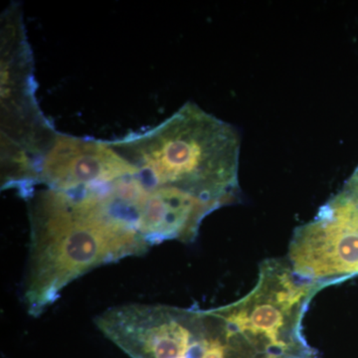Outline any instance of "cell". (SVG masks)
I'll return each instance as SVG.
<instances>
[{
	"label": "cell",
	"instance_id": "cell-1",
	"mask_svg": "<svg viewBox=\"0 0 358 358\" xmlns=\"http://www.w3.org/2000/svg\"><path fill=\"white\" fill-rule=\"evenodd\" d=\"M26 200L30 232L23 301L33 317L94 268L150 248L131 214L107 187L78 192L45 187Z\"/></svg>",
	"mask_w": 358,
	"mask_h": 358
},
{
	"label": "cell",
	"instance_id": "cell-3",
	"mask_svg": "<svg viewBox=\"0 0 358 358\" xmlns=\"http://www.w3.org/2000/svg\"><path fill=\"white\" fill-rule=\"evenodd\" d=\"M31 50L20 4L1 16V174L22 178L38 171L57 131L45 120L35 96Z\"/></svg>",
	"mask_w": 358,
	"mask_h": 358
},
{
	"label": "cell",
	"instance_id": "cell-4",
	"mask_svg": "<svg viewBox=\"0 0 358 358\" xmlns=\"http://www.w3.org/2000/svg\"><path fill=\"white\" fill-rule=\"evenodd\" d=\"M287 260L299 277L322 289L358 277V206L334 195L294 230Z\"/></svg>",
	"mask_w": 358,
	"mask_h": 358
},
{
	"label": "cell",
	"instance_id": "cell-7",
	"mask_svg": "<svg viewBox=\"0 0 358 358\" xmlns=\"http://www.w3.org/2000/svg\"><path fill=\"white\" fill-rule=\"evenodd\" d=\"M339 193L358 206V166Z\"/></svg>",
	"mask_w": 358,
	"mask_h": 358
},
{
	"label": "cell",
	"instance_id": "cell-6",
	"mask_svg": "<svg viewBox=\"0 0 358 358\" xmlns=\"http://www.w3.org/2000/svg\"><path fill=\"white\" fill-rule=\"evenodd\" d=\"M217 209L180 190L147 185L134 204V215L141 234L152 247L171 240L192 242L204 219Z\"/></svg>",
	"mask_w": 358,
	"mask_h": 358
},
{
	"label": "cell",
	"instance_id": "cell-2",
	"mask_svg": "<svg viewBox=\"0 0 358 358\" xmlns=\"http://www.w3.org/2000/svg\"><path fill=\"white\" fill-rule=\"evenodd\" d=\"M109 143L150 187L174 188L218 208L239 196L240 134L196 103H186L154 129Z\"/></svg>",
	"mask_w": 358,
	"mask_h": 358
},
{
	"label": "cell",
	"instance_id": "cell-5",
	"mask_svg": "<svg viewBox=\"0 0 358 358\" xmlns=\"http://www.w3.org/2000/svg\"><path fill=\"white\" fill-rule=\"evenodd\" d=\"M138 169L109 141L56 133L38 164L37 182L66 192L102 189Z\"/></svg>",
	"mask_w": 358,
	"mask_h": 358
}]
</instances>
